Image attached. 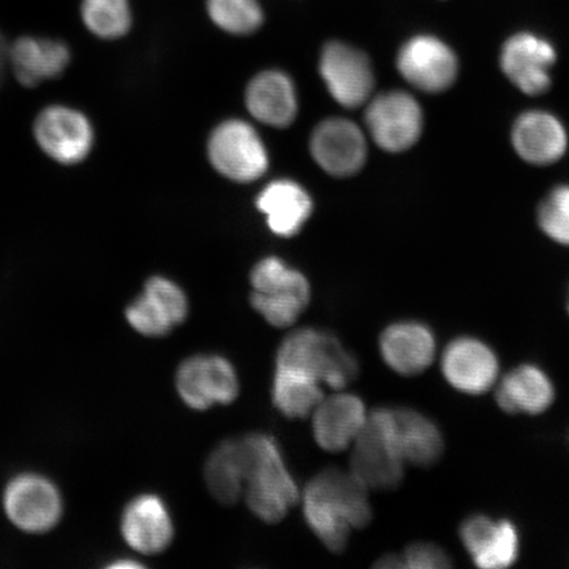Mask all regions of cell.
<instances>
[{
	"mask_svg": "<svg viewBox=\"0 0 569 569\" xmlns=\"http://www.w3.org/2000/svg\"><path fill=\"white\" fill-rule=\"evenodd\" d=\"M176 383L182 401L201 411L233 402L240 390L231 361L219 355L191 356L178 368Z\"/></svg>",
	"mask_w": 569,
	"mask_h": 569,
	"instance_id": "30bf717a",
	"label": "cell"
},
{
	"mask_svg": "<svg viewBox=\"0 0 569 569\" xmlns=\"http://www.w3.org/2000/svg\"><path fill=\"white\" fill-rule=\"evenodd\" d=\"M3 509L10 522L28 533H44L56 528L62 517L59 489L44 476L19 475L4 489Z\"/></svg>",
	"mask_w": 569,
	"mask_h": 569,
	"instance_id": "ba28073f",
	"label": "cell"
},
{
	"mask_svg": "<svg viewBox=\"0 0 569 569\" xmlns=\"http://www.w3.org/2000/svg\"><path fill=\"white\" fill-rule=\"evenodd\" d=\"M247 109L260 123L284 128L297 117L293 82L282 71L269 70L256 76L246 92Z\"/></svg>",
	"mask_w": 569,
	"mask_h": 569,
	"instance_id": "603a6c76",
	"label": "cell"
},
{
	"mask_svg": "<svg viewBox=\"0 0 569 569\" xmlns=\"http://www.w3.org/2000/svg\"><path fill=\"white\" fill-rule=\"evenodd\" d=\"M496 400L498 407L510 415L538 416L551 407L555 388L543 369L519 366L498 383Z\"/></svg>",
	"mask_w": 569,
	"mask_h": 569,
	"instance_id": "cb8c5ba5",
	"label": "cell"
},
{
	"mask_svg": "<svg viewBox=\"0 0 569 569\" xmlns=\"http://www.w3.org/2000/svg\"><path fill=\"white\" fill-rule=\"evenodd\" d=\"M81 13L88 30L101 39L122 38L131 27L128 0H83Z\"/></svg>",
	"mask_w": 569,
	"mask_h": 569,
	"instance_id": "f1b7e54d",
	"label": "cell"
},
{
	"mask_svg": "<svg viewBox=\"0 0 569 569\" xmlns=\"http://www.w3.org/2000/svg\"><path fill=\"white\" fill-rule=\"evenodd\" d=\"M315 411L312 431L317 443L330 452L345 451L353 445L368 418L361 398L347 393L320 401Z\"/></svg>",
	"mask_w": 569,
	"mask_h": 569,
	"instance_id": "44dd1931",
	"label": "cell"
},
{
	"mask_svg": "<svg viewBox=\"0 0 569 569\" xmlns=\"http://www.w3.org/2000/svg\"><path fill=\"white\" fill-rule=\"evenodd\" d=\"M397 68L412 87L426 92H442L457 80L459 62L446 42L421 34L402 46Z\"/></svg>",
	"mask_w": 569,
	"mask_h": 569,
	"instance_id": "7c38bea8",
	"label": "cell"
},
{
	"mask_svg": "<svg viewBox=\"0 0 569 569\" xmlns=\"http://www.w3.org/2000/svg\"><path fill=\"white\" fill-rule=\"evenodd\" d=\"M322 400L323 391L315 377L295 368L277 366L273 403L284 417H308Z\"/></svg>",
	"mask_w": 569,
	"mask_h": 569,
	"instance_id": "83f0119b",
	"label": "cell"
},
{
	"mask_svg": "<svg viewBox=\"0 0 569 569\" xmlns=\"http://www.w3.org/2000/svg\"><path fill=\"white\" fill-rule=\"evenodd\" d=\"M209 159L220 174L237 182H252L264 176L269 158L264 142L243 120H227L209 141Z\"/></svg>",
	"mask_w": 569,
	"mask_h": 569,
	"instance_id": "52a82bcc",
	"label": "cell"
},
{
	"mask_svg": "<svg viewBox=\"0 0 569 569\" xmlns=\"http://www.w3.org/2000/svg\"><path fill=\"white\" fill-rule=\"evenodd\" d=\"M557 52L549 41L531 33H518L502 48L503 74L528 96L543 94L551 87V68Z\"/></svg>",
	"mask_w": 569,
	"mask_h": 569,
	"instance_id": "9a60e30c",
	"label": "cell"
},
{
	"mask_svg": "<svg viewBox=\"0 0 569 569\" xmlns=\"http://www.w3.org/2000/svg\"><path fill=\"white\" fill-rule=\"evenodd\" d=\"M126 542L141 553L167 550L173 539V522L161 497L141 495L127 505L122 516Z\"/></svg>",
	"mask_w": 569,
	"mask_h": 569,
	"instance_id": "ffe728a7",
	"label": "cell"
},
{
	"mask_svg": "<svg viewBox=\"0 0 569 569\" xmlns=\"http://www.w3.org/2000/svg\"><path fill=\"white\" fill-rule=\"evenodd\" d=\"M403 568L442 569L452 566L450 557L439 546L419 542L408 547L401 557Z\"/></svg>",
	"mask_w": 569,
	"mask_h": 569,
	"instance_id": "1f68e13d",
	"label": "cell"
},
{
	"mask_svg": "<svg viewBox=\"0 0 569 569\" xmlns=\"http://www.w3.org/2000/svg\"><path fill=\"white\" fill-rule=\"evenodd\" d=\"M276 366L298 369L331 389H345L358 377L359 362L329 331L291 332L277 352Z\"/></svg>",
	"mask_w": 569,
	"mask_h": 569,
	"instance_id": "3957f363",
	"label": "cell"
},
{
	"mask_svg": "<svg viewBox=\"0 0 569 569\" xmlns=\"http://www.w3.org/2000/svg\"><path fill=\"white\" fill-rule=\"evenodd\" d=\"M189 315L187 295L177 283L152 277L137 300L128 305L126 317L141 336L161 338L168 336Z\"/></svg>",
	"mask_w": 569,
	"mask_h": 569,
	"instance_id": "4fadbf2b",
	"label": "cell"
},
{
	"mask_svg": "<svg viewBox=\"0 0 569 569\" xmlns=\"http://www.w3.org/2000/svg\"><path fill=\"white\" fill-rule=\"evenodd\" d=\"M391 412L396 442L405 462L418 467L436 465L445 447L438 426L417 410L398 408Z\"/></svg>",
	"mask_w": 569,
	"mask_h": 569,
	"instance_id": "484cf974",
	"label": "cell"
},
{
	"mask_svg": "<svg viewBox=\"0 0 569 569\" xmlns=\"http://www.w3.org/2000/svg\"><path fill=\"white\" fill-rule=\"evenodd\" d=\"M306 522L327 549H346L352 529L371 522L372 508L368 488L352 473L325 469L309 482L303 496Z\"/></svg>",
	"mask_w": 569,
	"mask_h": 569,
	"instance_id": "6da1fadb",
	"label": "cell"
},
{
	"mask_svg": "<svg viewBox=\"0 0 569 569\" xmlns=\"http://www.w3.org/2000/svg\"><path fill=\"white\" fill-rule=\"evenodd\" d=\"M13 74L21 87L36 88L63 74L71 60L67 42L39 36H23L9 53Z\"/></svg>",
	"mask_w": 569,
	"mask_h": 569,
	"instance_id": "d6986e66",
	"label": "cell"
},
{
	"mask_svg": "<svg viewBox=\"0 0 569 569\" xmlns=\"http://www.w3.org/2000/svg\"><path fill=\"white\" fill-rule=\"evenodd\" d=\"M33 139L47 158L60 166H77L94 147V128L87 116L67 104L41 109L32 126Z\"/></svg>",
	"mask_w": 569,
	"mask_h": 569,
	"instance_id": "8992f818",
	"label": "cell"
},
{
	"mask_svg": "<svg viewBox=\"0 0 569 569\" xmlns=\"http://www.w3.org/2000/svg\"><path fill=\"white\" fill-rule=\"evenodd\" d=\"M366 134L351 120L331 118L320 123L310 139L312 159L325 172L350 177L367 161Z\"/></svg>",
	"mask_w": 569,
	"mask_h": 569,
	"instance_id": "5bb4252c",
	"label": "cell"
},
{
	"mask_svg": "<svg viewBox=\"0 0 569 569\" xmlns=\"http://www.w3.org/2000/svg\"><path fill=\"white\" fill-rule=\"evenodd\" d=\"M246 468L249 509L268 523H276L298 502V488L282 458L279 445L268 433H249L240 439Z\"/></svg>",
	"mask_w": 569,
	"mask_h": 569,
	"instance_id": "7a4b0ae2",
	"label": "cell"
},
{
	"mask_svg": "<svg viewBox=\"0 0 569 569\" xmlns=\"http://www.w3.org/2000/svg\"><path fill=\"white\" fill-rule=\"evenodd\" d=\"M568 311H569V302H568Z\"/></svg>",
	"mask_w": 569,
	"mask_h": 569,
	"instance_id": "e575fe53",
	"label": "cell"
},
{
	"mask_svg": "<svg viewBox=\"0 0 569 569\" xmlns=\"http://www.w3.org/2000/svg\"><path fill=\"white\" fill-rule=\"evenodd\" d=\"M7 53H9V52L6 51L3 36H2V33H0V82H2Z\"/></svg>",
	"mask_w": 569,
	"mask_h": 569,
	"instance_id": "836d02e7",
	"label": "cell"
},
{
	"mask_svg": "<svg viewBox=\"0 0 569 569\" xmlns=\"http://www.w3.org/2000/svg\"><path fill=\"white\" fill-rule=\"evenodd\" d=\"M377 567L380 568H403L401 557L398 555H387V557H382L379 561H377Z\"/></svg>",
	"mask_w": 569,
	"mask_h": 569,
	"instance_id": "d6a6232c",
	"label": "cell"
},
{
	"mask_svg": "<svg viewBox=\"0 0 569 569\" xmlns=\"http://www.w3.org/2000/svg\"><path fill=\"white\" fill-rule=\"evenodd\" d=\"M405 465L396 442L393 412L373 410L353 442L351 473L368 489L389 490L402 482Z\"/></svg>",
	"mask_w": 569,
	"mask_h": 569,
	"instance_id": "277c9868",
	"label": "cell"
},
{
	"mask_svg": "<svg viewBox=\"0 0 569 569\" xmlns=\"http://www.w3.org/2000/svg\"><path fill=\"white\" fill-rule=\"evenodd\" d=\"M251 303L274 327L296 322L310 301L308 279L277 258L261 260L251 274Z\"/></svg>",
	"mask_w": 569,
	"mask_h": 569,
	"instance_id": "5b68a950",
	"label": "cell"
},
{
	"mask_svg": "<svg viewBox=\"0 0 569 569\" xmlns=\"http://www.w3.org/2000/svg\"><path fill=\"white\" fill-rule=\"evenodd\" d=\"M208 10L213 23L232 34L253 33L264 20L258 0H209Z\"/></svg>",
	"mask_w": 569,
	"mask_h": 569,
	"instance_id": "f546056e",
	"label": "cell"
},
{
	"mask_svg": "<svg viewBox=\"0 0 569 569\" xmlns=\"http://www.w3.org/2000/svg\"><path fill=\"white\" fill-rule=\"evenodd\" d=\"M540 229L559 244L569 246V187H558L539 206Z\"/></svg>",
	"mask_w": 569,
	"mask_h": 569,
	"instance_id": "4dcf8cb0",
	"label": "cell"
},
{
	"mask_svg": "<svg viewBox=\"0 0 569 569\" xmlns=\"http://www.w3.org/2000/svg\"><path fill=\"white\" fill-rule=\"evenodd\" d=\"M498 359L482 340L461 337L447 346L442 358L445 379L461 393L479 396L492 388L498 376Z\"/></svg>",
	"mask_w": 569,
	"mask_h": 569,
	"instance_id": "2e32d148",
	"label": "cell"
},
{
	"mask_svg": "<svg viewBox=\"0 0 569 569\" xmlns=\"http://www.w3.org/2000/svg\"><path fill=\"white\" fill-rule=\"evenodd\" d=\"M511 141L519 158L533 166H549L563 158L568 137L563 124L552 113L528 111L516 120Z\"/></svg>",
	"mask_w": 569,
	"mask_h": 569,
	"instance_id": "7402d4cb",
	"label": "cell"
},
{
	"mask_svg": "<svg viewBox=\"0 0 569 569\" xmlns=\"http://www.w3.org/2000/svg\"><path fill=\"white\" fill-rule=\"evenodd\" d=\"M319 73L327 90L346 109L367 103L375 88V74L368 57L358 49L333 41L319 60Z\"/></svg>",
	"mask_w": 569,
	"mask_h": 569,
	"instance_id": "8fae6325",
	"label": "cell"
},
{
	"mask_svg": "<svg viewBox=\"0 0 569 569\" xmlns=\"http://www.w3.org/2000/svg\"><path fill=\"white\" fill-rule=\"evenodd\" d=\"M369 134L383 151H407L421 138L423 112L409 92H383L369 102L366 111Z\"/></svg>",
	"mask_w": 569,
	"mask_h": 569,
	"instance_id": "9c48e42d",
	"label": "cell"
},
{
	"mask_svg": "<svg viewBox=\"0 0 569 569\" xmlns=\"http://www.w3.org/2000/svg\"><path fill=\"white\" fill-rule=\"evenodd\" d=\"M460 539L480 568H507L518 559V531L508 519L495 521L483 515L471 516L461 525Z\"/></svg>",
	"mask_w": 569,
	"mask_h": 569,
	"instance_id": "e0dca14e",
	"label": "cell"
},
{
	"mask_svg": "<svg viewBox=\"0 0 569 569\" xmlns=\"http://www.w3.org/2000/svg\"><path fill=\"white\" fill-rule=\"evenodd\" d=\"M204 478L220 503L232 505L243 493L246 468L240 439L224 440L206 462Z\"/></svg>",
	"mask_w": 569,
	"mask_h": 569,
	"instance_id": "4316f807",
	"label": "cell"
},
{
	"mask_svg": "<svg viewBox=\"0 0 569 569\" xmlns=\"http://www.w3.org/2000/svg\"><path fill=\"white\" fill-rule=\"evenodd\" d=\"M256 204L267 217L269 229L283 238L300 232L312 212L308 191L290 180L269 183Z\"/></svg>",
	"mask_w": 569,
	"mask_h": 569,
	"instance_id": "d4e9b609",
	"label": "cell"
},
{
	"mask_svg": "<svg viewBox=\"0 0 569 569\" xmlns=\"http://www.w3.org/2000/svg\"><path fill=\"white\" fill-rule=\"evenodd\" d=\"M380 352L391 371L408 377L421 375L436 358V336L421 322L400 320L382 331Z\"/></svg>",
	"mask_w": 569,
	"mask_h": 569,
	"instance_id": "ac0fdd59",
	"label": "cell"
}]
</instances>
